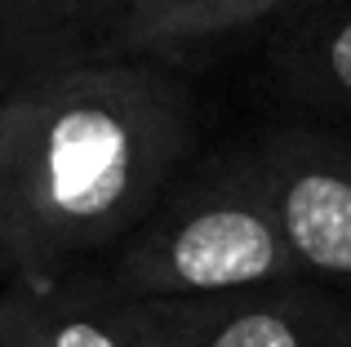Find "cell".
Wrapping results in <instances>:
<instances>
[{
    "mask_svg": "<svg viewBox=\"0 0 351 347\" xmlns=\"http://www.w3.org/2000/svg\"><path fill=\"white\" fill-rule=\"evenodd\" d=\"M196 147L182 67L85 53L0 94V285L98 267Z\"/></svg>",
    "mask_w": 351,
    "mask_h": 347,
    "instance_id": "1",
    "label": "cell"
},
{
    "mask_svg": "<svg viewBox=\"0 0 351 347\" xmlns=\"http://www.w3.org/2000/svg\"><path fill=\"white\" fill-rule=\"evenodd\" d=\"M98 272L120 294L147 303L302 276L245 143L182 169L165 200L98 263Z\"/></svg>",
    "mask_w": 351,
    "mask_h": 347,
    "instance_id": "2",
    "label": "cell"
},
{
    "mask_svg": "<svg viewBox=\"0 0 351 347\" xmlns=\"http://www.w3.org/2000/svg\"><path fill=\"white\" fill-rule=\"evenodd\" d=\"M245 147L298 272L351 289V125L276 121Z\"/></svg>",
    "mask_w": 351,
    "mask_h": 347,
    "instance_id": "3",
    "label": "cell"
},
{
    "mask_svg": "<svg viewBox=\"0 0 351 347\" xmlns=\"http://www.w3.org/2000/svg\"><path fill=\"white\" fill-rule=\"evenodd\" d=\"M152 312L165 347H351V289L311 276L160 298Z\"/></svg>",
    "mask_w": 351,
    "mask_h": 347,
    "instance_id": "4",
    "label": "cell"
},
{
    "mask_svg": "<svg viewBox=\"0 0 351 347\" xmlns=\"http://www.w3.org/2000/svg\"><path fill=\"white\" fill-rule=\"evenodd\" d=\"M0 347H165L147 298L98 267L0 285Z\"/></svg>",
    "mask_w": 351,
    "mask_h": 347,
    "instance_id": "5",
    "label": "cell"
},
{
    "mask_svg": "<svg viewBox=\"0 0 351 347\" xmlns=\"http://www.w3.org/2000/svg\"><path fill=\"white\" fill-rule=\"evenodd\" d=\"M267 85L280 121L351 125V0H293L276 18Z\"/></svg>",
    "mask_w": 351,
    "mask_h": 347,
    "instance_id": "6",
    "label": "cell"
},
{
    "mask_svg": "<svg viewBox=\"0 0 351 347\" xmlns=\"http://www.w3.org/2000/svg\"><path fill=\"white\" fill-rule=\"evenodd\" d=\"M289 5L293 0H120L94 27V53L187 67L240 32L271 27Z\"/></svg>",
    "mask_w": 351,
    "mask_h": 347,
    "instance_id": "7",
    "label": "cell"
},
{
    "mask_svg": "<svg viewBox=\"0 0 351 347\" xmlns=\"http://www.w3.org/2000/svg\"><path fill=\"white\" fill-rule=\"evenodd\" d=\"M94 53L85 0H0V94Z\"/></svg>",
    "mask_w": 351,
    "mask_h": 347,
    "instance_id": "8",
    "label": "cell"
},
{
    "mask_svg": "<svg viewBox=\"0 0 351 347\" xmlns=\"http://www.w3.org/2000/svg\"><path fill=\"white\" fill-rule=\"evenodd\" d=\"M116 5H120V0H85V9H89V40H94V27L103 23V18L112 14Z\"/></svg>",
    "mask_w": 351,
    "mask_h": 347,
    "instance_id": "9",
    "label": "cell"
}]
</instances>
